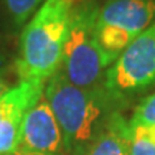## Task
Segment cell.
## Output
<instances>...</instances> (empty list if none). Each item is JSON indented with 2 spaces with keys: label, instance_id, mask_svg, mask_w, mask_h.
I'll list each match as a JSON object with an SVG mask.
<instances>
[{
  "label": "cell",
  "instance_id": "6",
  "mask_svg": "<svg viewBox=\"0 0 155 155\" xmlns=\"http://www.w3.org/2000/svg\"><path fill=\"white\" fill-rule=\"evenodd\" d=\"M15 155H68L61 125L45 96L23 116Z\"/></svg>",
  "mask_w": 155,
  "mask_h": 155
},
{
  "label": "cell",
  "instance_id": "12",
  "mask_svg": "<svg viewBox=\"0 0 155 155\" xmlns=\"http://www.w3.org/2000/svg\"><path fill=\"white\" fill-rule=\"evenodd\" d=\"M15 76H16V72H15L13 65H5L0 68V98L16 85L13 82Z\"/></svg>",
  "mask_w": 155,
  "mask_h": 155
},
{
  "label": "cell",
  "instance_id": "7",
  "mask_svg": "<svg viewBox=\"0 0 155 155\" xmlns=\"http://www.w3.org/2000/svg\"><path fill=\"white\" fill-rule=\"evenodd\" d=\"M43 81H19L0 98V155H15L25 114L45 92Z\"/></svg>",
  "mask_w": 155,
  "mask_h": 155
},
{
  "label": "cell",
  "instance_id": "8",
  "mask_svg": "<svg viewBox=\"0 0 155 155\" xmlns=\"http://www.w3.org/2000/svg\"><path fill=\"white\" fill-rule=\"evenodd\" d=\"M132 145V129L129 121L119 111L108 116L85 155H129Z\"/></svg>",
  "mask_w": 155,
  "mask_h": 155
},
{
  "label": "cell",
  "instance_id": "11",
  "mask_svg": "<svg viewBox=\"0 0 155 155\" xmlns=\"http://www.w3.org/2000/svg\"><path fill=\"white\" fill-rule=\"evenodd\" d=\"M129 155H155V139L142 127L132 129V145Z\"/></svg>",
  "mask_w": 155,
  "mask_h": 155
},
{
  "label": "cell",
  "instance_id": "2",
  "mask_svg": "<svg viewBox=\"0 0 155 155\" xmlns=\"http://www.w3.org/2000/svg\"><path fill=\"white\" fill-rule=\"evenodd\" d=\"M79 0H43L20 36V53L13 63L19 81L48 82L62 63L72 16Z\"/></svg>",
  "mask_w": 155,
  "mask_h": 155
},
{
  "label": "cell",
  "instance_id": "13",
  "mask_svg": "<svg viewBox=\"0 0 155 155\" xmlns=\"http://www.w3.org/2000/svg\"><path fill=\"white\" fill-rule=\"evenodd\" d=\"M6 61H7V52H6L3 39L0 38V68L5 66V65H6Z\"/></svg>",
  "mask_w": 155,
  "mask_h": 155
},
{
  "label": "cell",
  "instance_id": "5",
  "mask_svg": "<svg viewBox=\"0 0 155 155\" xmlns=\"http://www.w3.org/2000/svg\"><path fill=\"white\" fill-rule=\"evenodd\" d=\"M102 83L122 108L155 88V22L108 68Z\"/></svg>",
  "mask_w": 155,
  "mask_h": 155
},
{
  "label": "cell",
  "instance_id": "9",
  "mask_svg": "<svg viewBox=\"0 0 155 155\" xmlns=\"http://www.w3.org/2000/svg\"><path fill=\"white\" fill-rule=\"evenodd\" d=\"M155 125V92L145 96L135 106L134 114L129 119L131 129L138 127H152Z\"/></svg>",
  "mask_w": 155,
  "mask_h": 155
},
{
  "label": "cell",
  "instance_id": "1",
  "mask_svg": "<svg viewBox=\"0 0 155 155\" xmlns=\"http://www.w3.org/2000/svg\"><path fill=\"white\" fill-rule=\"evenodd\" d=\"M63 132L68 155H85L108 116L122 106L104 88H79L59 71L46 82L43 92Z\"/></svg>",
  "mask_w": 155,
  "mask_h": 155
},
{
  "label": "cell",
  "instance_id": "3",
  "mask_svg": "<svg viewBox=\"0 0 155 155\" xmlns=\"http://www.w3.org/2000/svg\"><path fill=\"white\" fill-rule=\"evenodd\" d=\"M98 7L94 0L78 2L63 49L59 72L79 88L101 85L109 68L95 36Z\"/></svg>",
  "mask_w": 155,
  "mask_h": 155
},
{
  "label": "cell",
  "instance_id": "10",
  "mask_svg": "<svg viewBox=\"0 0 155 155\" xmlns=\"http://www.w3.org/2000/svg\"><path fill=\"white\" fill-rule=\"evenodd\" d=\"M42 2L43 0H5V5L13 19V23L16 26H23L35 15Z\"/></svg>",
  "mask_w": 155,
  "mask_h": 155
},
{
  "label": "cell",
  "instance_id": "4",
  "mask_svg": "<svg viewBox=\"0 0 155 155\" xmlns=\"http://www.w3.org/2000/svg\"><path fill=\"white\" fill-rule=\"evenodd\" d=\"M155 22V0H106L98 7L95 36L108 65Z\"/></svg>",
  "mask_w": 155,
  "mask_h": 155
}]
</instances>
